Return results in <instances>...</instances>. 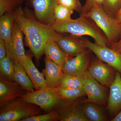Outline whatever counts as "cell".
<instances>
[{
	"instance_id": "obj_1",
	"label": "cell",
	"mask_w": 121,
	"mask_h": 121,
	"mask_svg": "<svg viewBox=\"0 0 121 121\" xmlns=\"http://www.w3.org/2000/svg\"><path fill=\"white\" fill-rule=\"evenodd\" d=\"M11 13L23 33L26 45L34 55L39 66L45 44L51 40L56 41L63 35L56 32L51 26L38 21L34 12L27 7L23 8L21 5Z\"/></svg>"
},
{
	"instance_id": "obj_2",
	"label": "cell",
	"mask_w": 121,
	"mask_h": 121,
	"mask_svg": "<svg viewBox=\"0 0 121 121\" xmlns=\"http://www.w3.org/2000/svg\"><path fill=\"white\" fill-rule=\"evenodd\" d=\"M83 15L75 19L66 21H55L51 25L58 33H69L78 36H89L94 40L95 43L102 47H108L107 39L95 23Z\"/></svg>"
},
{
	"instance_id": "obj_3",
	"label": "cell",
	"mask_w": 121,
	"mask_h": 121,
	"mask_svg": "<svg viewBox=\"0 0 121 121\" xmlns=\"http://www.w3.org/2000/svg\"><path fill=\"white\" fill-rule=\"evenodd\" d=\"M83 16L93 20L100 30L104 33L108 46L116 43L120 38L121 25L108 14L101 5H95Z\"/></svg>"
},
{
	"instance_id": "obj_4",
	"label": "cell",
	"mask_w": 121,
	"mask_h": 121,
	"mask_svg": "<svg viewBox=\"0 0 121 121\" xmlns=\"http://www.w3.org/2000/svg\"><path fill=\"white\" fill-rule=\"evenodd\" d=\"M42 110L36 105L18 98L0 107V121H21L40 114Z\"/></svg>"
},
{
	"instance_id": "obj_5",
	"label": "cell",
	"mask_w": 121,
	"mask_h": 121,
	"mask_svg": "<svg viewBox=\"0 0 121 121\" xmlns=\"http://www.w3.org/2000/svg\"><path fill=\"white\" fill-rule=\"evenodd\" d=\"M21 98L24 101L36 105L46 111L54 109L63 101L54 90L48 87L39 90L28 91Z\"/></svg>"
},
{
	"instance_id": "obj_6",
	"label": "cell",
	"mask_w": 121,
	"mask_h": 121,
	"mask_svg": "<svg viewBox=\"0 0 121 121\" xmlns=\"http://www.w3.org/2000/svg\"><path fill=\"white\" fill-rule=\"evenodd\" d=\"M82 98L68 101H62L54 109L60 116V121H89L83 112L84 100Z\"/></svg>"
},
{
	"instance_id": "obj_7",
	"label": "cell",
	"mask_w": 121,
	"mask_h": 121,
	"mask_svg": "<svg viewBox=\"0 0 121 121\" xmlns=\"http://www.w3.org/2000/svg\"><path fill=\"white\" fill-rule=\"evenodd\" d=\"M88 71L100 84L110 88L114 81L117 71L112 67L97 58L93 59Z\"/></svg>"
},
{
	"instance_id": "obj_8",
	"label": "cell",
	"mask_w": 121,
	"mask_h": 121,
	"mask_svg": "<svg viewBox=\"0 0 121 121\" xmlns=\"http://www.w3.org/2000/svg\"><path fill=\"white\" fill-rule=\"evenodd\" d=\"M83 76L85 80L83 87L87 97L84 101L106 106L109 96L106 88V87L95 79L88 71Z\"/></svg>"
},
{
	"instance_id": "obj_9",
	"label": "cell",
	"mask_w": 121,
	"mask_h": 121,
	"mask_svg": "<svg viewBox=\"0 0 121 121\" xmlns=\"http://www.w3.org/2000/svg\"><path fill=\"white\" fill-rule=\"evenodd\" d=\"M90 51L88 49L74 58L68 56L63 67V72L72 75L83 76L88 71L93 59L91 58Z\"/></svg>"
},
{
	"instance_id": "obj_10",
	"label": "cell",
	"mask_w": 121,
	"mask_h": 121,
	"mask_svg": "<svg viewBox=\"0 0 121 121\" xmlns=\"http://www.w3.org/2000/svg\"><path fill=\"white\" fill-rule=\"evenodd\" d=\"M85 45L97 58L113 67L121 74V56L110 48L103 47L84 39Z\"/></svg>"
},
{
	"instance_id": "obj_11",
	"label": "cell",
	"mask_w": 121,
	"mask_h": 121,
	"mask_svg": "<svg viewBox=\"0 0 121 121\" xmlns=\"http://www.w3.org/2000/svg\"><path fill=\"white\" fill-rule=\"evenodd\" d=\"M27 92L17 83L0 75V107L21 97Z\"/></svg>"
},
{
	"instance_id": "obj_12",
	"label": "cell",
	"mask_w": 121,
	"mask_h": 121,
	"mask_svg": "<svg viewBox=\"0 0 121 121\" xmlns=\"http://www.w3.org/2000/svg\"><path fill=\"white\" fill-rule=\"evenodd\" d=\"M35 17L40 23L51 26L54 22V11L58 0H30Z\"/></svg>"
},
{
	"instance_id": "obj_13",
	"label": "cell",
	"mask_w": 121,
	"mask_h": 121,
	"mask_svg": "<svg viewBox=\"0 0 121 121\" xmlns=\"http://www.w3.org/2000/svg\"><path fill=\"white\" fill-rule=\"evenodd\" d=\"M56 42L60 50L68 56H75L88 49L84 39L81 36L71 35L63 36Z\"/></svg>"
},
{
	"instance_id": "obj_14",
	"label": "cell",
	"mask_w": 121,
	"mask_h": 121,
	"mask_svg": "<svg viewBox=\"0 0 121 121\" xmlns=\"http://www.w3.org/2000/svg\"><path fill=\"white\" fill-rule=\"evenodd\" d=\"M110 89L107 109L113 118L121 111V74L118 72Z\"/></svg>"
},
{
	"instance_id": "obj_15",
	"label": "cell",
	"mask_w": 121,
	"mask_h": 121,
	"mask_svg": "<svg viewBox=\"0 0 121 121\" xmlns=\"http://www.w3.org/2000/svg\"><path fill=\"white\" fill-rule=\"evenodd\" d=\"M24 33L15 21L13 24L12 35L10 56L13 60L19 62L26 57L24 48Z\"/></svg>"
},
{
	"instance_id": "obj_16",
	"label": "cell",
	"mask_w": 121,
	"mask_h": 121,
	"mask_svg": "<svg viewBox=\"0 0 121 121\" xmlns=\"http://www.w3.org/2000/svg\"><path fill=\"white\" fill-rule=\"evenodd\" d=\"M23 67L34 85L36 90L47 87L46 80L42 72L39 71L33 62L31 55H26V57L19 62Z\"/></svg>"
},
{
	"instance_id": "obj_17",
	"label": "cell",
	"mask_w": 121,
	"mask_h": 121,
	"mask_svg": "<svg viewBox=\"0 0 121 121\" xmlns=\"http://www.w3.org/2000/svg\"><path fill=\"white\" fill-rule=\"evenodd\" d=\"M45 67L42 71L49 89L54 90L59 87V81L63 73L62 67L56 64L45 56L44 58Z\"/></svg>"
},
{
	"instance_id": "obj_18",
	"label": "cell",
	"mask_w": 121,
	"mask_h": 121,
	"mask_svg": "<svg viewBox=\"0 0 121 121\" xmlns=\"http://www.w3.org/2000/svg\"><path fill=\"white\" fill-rule=\"evenodd\" d=\"M15 22V18L10 12H7L0 16V39H2L5 43L7 55L9 56L13 29Z\"/></svg>"
},
{
	"instance_id": "obj_19",
	"label": "cell",
	"mask_w": 121,
	"mask_h": 121,
	"mask_svg": "<svg viewBox=\"0 0 121 121\" xmlns=\"http://www.w3.org/2000/svg\"><path fill=\"white\" fill-rule=\"evenodd\" d=\"M46 57L62 67L68 56L63 52L56 41L50 40L45 44L43 48Z\"/></svg>"
},
{
	"instance_id": "obj_20",
	"label": "cell",
	"mask_w": 121,
	"mask_h": 121,
	"mask_svg": "<svg viewBox=\"0 0 121 121\" xmlns=\"http://www.w3.org/2000/svg\"><path fill=\"white\" fill-rule=\"evenodd\" d=\"M13 81L17 83L27 91L35 90L34 85L29 78L25 69L19 62L14 60Z\"/></svg>"
},
{
	"instance_id": "obj_21",
	"label": "cell",
	"mask_w": 121,
	"mask_h": 121,
	"mask_svg": "<svg viewBox=\"0 0 121 121\" xmlns=\"http://www.w3.org/2000/svg\"><path fill=\"white\" fill-rule=\"evenodd\" d=\"M83 109L85 116L89 121H108L102 108L98 104L84 101Z\"/></svg>"
},
{
	"instance_id": "obj_22",
	"label": "cell",
	"mask_w": 121,
	"mask_h": 121,
	"mask_svg": "<svg viewBox=\"0 0 121 121\" xmlns=\"http://www.w3.org/2000/svg\"><path fill=\"white\" fill-rule=\"evenodd\" d=\"M85 80L84 76L72 75L63 72L59 81V87L77 88L84 86Z\"/></svg>"
},
{
	"instance_id": "obj_23",
	"label": "cell",
	"mask_w": 121,
	"mask_h": 121,
	"mask_svg": "<svg viewBox=\"0 0 121 121\" xmlns=\"http://www.w3.org/2000/svg\"><path fill=\"white\" fill-rule=\"evenodd\" d=\"M54 90L64 101L74 100L86 95L83 86L77 88L58 87Z\"/></svg>"
},
{
	"instance_id": "obj_24",
	"label": "cell",
	"mask_w": 121,
	"mask_h": 121,
	"mask_svg": "<svg viewBox=\"0 0 121 121\" xmlns=\"http://www.w3.org/2000/svg\"><path fill=\"white\" fill-rule=\"evenodd\" d=\"M14 60L11 56L7 55L0 60V75L9 81H14Z\"/></svg>"
},
{
	"instance_id": "obj_25",
	"label": "cell",
	"mask_w": 121,
	"mask_h": 121,
	"mask_svg": "<svg viewBox=\"0 0 121 121\" xmlns=\"http://www.w3.org/2000/svg\"><path fill=\"white\" fill-rule=\"evenodd\" d=\"M73 9L58 4L54 9L55 21H66L72 19L71 16L73 13Z\"/></svg>"
},
{
	"instance_id": "obj_26",
	"label": "cell",
	"mask_w": 121,
	"mask_h": 121,
	"mask_svg": "<svg viewBox=\"0 0 121 121\" xmlns=\"http://www.w3.org/2000/svg\"><path fill=\"white\" fill-rule=\"evenodd\" d=\"M60 121V116L55 109L44 114H39L24 118L21 121Z\"/></svg>"
},
{
	"instance_id": "obj_27",
	"label": "cell",
	"mask_w": 121,
	"mask_h": 121,
	"mask_svg": "<svg viewBox=\"0 0 121 121\" xmlns=\"http://www.w3.org/2000/svg\"><path fill=\"white\" fill-rule=\"evenodd\" d=\"M23 0H0V16L7 12H13L21 5Z\"/></svg>"
},
{
	"instance_id": "obj_28",
	"label": "cell",
	"mask_w": 121,
	"mask_h": 121,
	"mask_svg": "<svg viewBox=\"0 0 121 121\" xmlns=\"http://www.w3.org/2000/svg\"><path fill=\"white\" fill-rule=\"evenodd\" d=\"M105 11L115 18L121 6V0H105L102 5Z\"/></svg>"
},
{
	"instance_id": "obj_29",
	"label": "cell",
	"mask_w": 121,
	"mask_h": 121,
	"mask_svg": "<svg viewBox=\"0 0 121 121\" xmlns=\"http://www.w3.org/2000/svg\"><path fill=\"white\" fill-rule=\"evenodd\" d=\"M58 4L68 8L71 9L81 15L82 6L79 0H58Z\"/></svg>"
},
{
	"instance_id": "obj_30",
	"label": "cell",
	"mask_w": 121,
	"mask_h": 121,
	"mask_svg": "<svg viewBox=\"0 0 121 121\" xmlns=\"http://www.w3.org/2000/svg\"><path fill=\"white\" fill-rule=\"evenodd\" d=\"M104 1L105 0H86L85 4L82 6V12L80 15L87 13L95 5L102 6Z\"/></svg>"
},
{
	"instance_id": "obj_31",
	"label": "cell",
	"mask_w": 121,
	"mask_h": 121,
	"mask_svg": "<svg viewBox=\"0 0 121 121\" xmlns=\"http://www.w3.org/2000/svg\"><path fill=\"white\" fill-rule=\"evenodd\" d=\"M7 55V48L5 43L2 39H0V60L6 57Z\"/></svg>"
},
{
	"instance_id": "obj_32",
	"label": "cell",
	"mask_w": 121,
	"mask_h": 121,
	"mask_svg": "<svg viewBox=\"0 0 121 121\" xmlns=\"http://www.w3.org/2000/svg\"><path fill=\"white\" fill-rule=\"evenodd\" d=\"M109 48L121 56V39L111 45Z\"/></svg>"
},
{
	"instance_id": "obj_33",
	"label": "cell",
	"mask_w": 121,
	"mask_h": 121,
	"mask_svg": "<svg viewBox=\"0 0 121 121\" xmlns=\"http://www.w3.org/2000/svg\"><path fill=\"white\" fill-rule=\"evenodd\" d=\"M115 19L117 22L121 25V6Z\"/></svg>"
},
{
	"instance_id": "obj_34",
	"label": "cell",
	"mask_w": 121,
	"mask_h": 121,
	"mask_svg": "<svg viewBox=\"0 0 121 121\" xmlns=\"http://www.w3.org/2000/svg\"><path fill=\"white\" fill-rule=\"evenodd\" d=\"M112 121H121V111L117 115L111 119Z\"/></svg>"
},
{
	"instance_id": "obj_35",
	"label": "cell",
	"mask_w": 121,
	"mask_h": 121,
	"mask_svg": "<svg viewBox=\"0 0 121 121\" xmlns=\"http://www.w3.org/2000/svg\"><path fill=\"white\" fill-rule=\"evenodd\" d=\"M120 39H121V35H120Z\"/></svg>"
},
{
	"instance_id": "obj_36",
	"label": "cell",
	"mask_w": 121,
	"mask_h": 121,
	"mask_svg": "<svg viewBox=\"0 0 121 121\" xmlns=\"http://www.w3.org/2000/svg\"><path fill=\"white\" fill-rule=\"evenodd\" d=\"M23 1H25V0H23Z\"/></svg>"
}]
</instances>
